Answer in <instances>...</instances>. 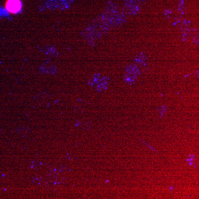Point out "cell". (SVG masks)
<instances>
[{
    "instance_id": "9a60e30c",
    "label": "cell",
    "mask_w": 199,
    "mask_h": 199,
    "mask_svg": "<svg viewBox=\"0 0 199 199\" xmlns=\"http://www.w3.org/2000/svg\"><path fill=\"white\" fill-rule=\"evenodd\" d=\"M191 156V155H189V157H190Z\"/></svg>"
},
{
    "instance_id": "6da1fadb",
    "label": "cell",
    "mask_w": 199,
    "mask_h": 199,
    "mask_svg": "<svg viewBox=\"0 0 199 199\" xmlns=\"http://www.w3.org/2000/svg\"><path fill=\"white\" fill-rule=\"evenodd\" d=\"M22 6V3L20 0H8L6 4L7 10L13 14L19 12Z\"/></svg>"
},
{
    "instance_id": "4fadbf2b",
    "label": "cell",
    "mask_w": 199,
    "mask_h": 199,
    "mask_svg": "<svg viewBox=\"0 0 199 199\" xmlns=\"http://www.w3.org/2000/svg\"><path fill=\"white\" fill-rule=\"evenodd\" d=\"M186 161H189V158L187 159L186 160Z\"/></svg>"
},
{
    "instance_id": "52a82bcc",
    "label": "cell",
    "mask_w": 199,
    "mask_h": 199,
    "mask_svg": "<svg viewBox=\"0 0 199 199\" xmlns=\"http://www.w3.org/2000/svg\"><path fill=\"white\" fill-rule=\"evenodd\" d=\"M137 77L126 73L124 76V80L126 83L129 85H133L134 83L137 79Z\"/></svg>"
},
{
    "instance_id": "277c9868",
    "label": "cell",
    "mask_w": 199,
    "mask_h": 199,
    "mask_svg": "<svg viewBox=\"0 0 199 199\" xmlns=\"http://www.w3.org/2000/svg\"><path fill=\"white\" fill-rule=\"evenodd\" d=\"M126 73L131 74L136 77L140 75L141 72L139 68L134 65H129L126 66L125 68Z\"/></svg>"
},
{
    "instance_id": "7c38bea8",
    "label": "cell",
    "mask_w": 199,
    "mask_h": 199,
    "mask_svg": "<svg viewBox=\"0 0 199 199\" xmlns=\"http://www.w3.org/2000/svg\"><path fill=\"white\" fill-rule=\"evenodd\" d=\"M174 189V188L172 186H170L169 188V189H170V191H172Z\"/></svg>"
},
{
    "instance_id": "8fae6325",
    "label": "cell",
    "mask_w": 199,
    "mask_h": 199,
    "mask_svg": "<svg viewBox=\"0 0 199 199\" xmlns=\"http://www.w3.org/2000/svg\"><path fill=\"white\" fill-rule=\"evenodd\" d=\"M189 164L190 166H191V165H193L194 164V162L193 161H189Z\"/></svg>"
},
{
    "instance_id": "8992f818",
    "label": "cell",
    "mask_w": 199,
    "mask_h": 199,
    "mask_svg": "<svg viewBox=\"0 0 199 199\" xmlns=\"http://www.w3.org/2000/svg\"><path fill=\"white\" fill-rule=\"evenodd\" d=\"M101 77V74L99 73L94 74L92 78L89 81L88 83L89 85L91 87H95Z\"/></svg>"
},
{
    "instance_id": "30bf717a",
    "label": "cell",
    "mask_w": 199,
    "mask_h": 199,
    "mask_svg": "<svg viewBox=\"0 0 199 199\" xmlns=\"http://www.w3.org/2000/svg\"><path fill=\"white\" fill-rule=\"evenodd\" d=\"M139 140H140L141 141V142H142V143H144V144L145 145H146L148 147V148H149L150 149L152 150V151H153L154 152H157V150H156L155 149H154L153 147H152L151 146L147 144H146V142H144V141H143L142 140H141V139H139Z\"/></svg>"
},
{
    "instance_id": "7a4b0ae2",
    "label": "cell",
    "mask_w": 199,
    "mask_h": 199,
    "mask_svg": "<svg viewBox=\"0 0 199 199\" xmlns=\"http://www.w3.org/2000/svg\"><path fill=\"white\" fill-rule=\"evenodd\" d=\"M109 83V78L105 77H101L95 88L98 92L105 91L108 88Z\"/></svg>"
},
{
    "instance_id": "5b68a950",
    "label": "cell",
    "mask_w": 199,
    "mask_h": 199,
    "mask_svg": "<svg viewBox=\"0 0 199 199\" xmlns=\"http://www.w3.org/2000/svg\"><path fill=\"white\" fill-rule=\"evenodd\" d=\"M126 20L125 16L123 14H117L114 16L113 26L117 27L123 23Z\"/></svg>"
},
{
    "instance_id": "3957f363",
    "label": "cell",
    "mask_w": 199,
    "mask_h": 199,
    "mask_svg": "<svg viewBox=\"0 0 199 199\" xmlns=\"http://www.w3.org/2000/svg\"><path fill=\"white\" fill-rule=\"evenodd\" d=\"M105 10V12L111 16H114L118 14L117 7L112 1L108 2Z\"/></svg>"
},
{
    "instance_id": "9c48e42d",
    "label": "cell",
    "mask_w": 199,
    "mask_h": 199,
    "mask_svg": "<svg viewBox=\"0 0 199 199\" xmlns=\"http://www.w3.org/2000/svg\"><path fill=\"white\" fill-rule=\"evenodd\" d=\"M146 58L145 56L144 55H139L138 56L136 57L135 59V62L138 63L141 65H145V61Z\"/></svg>"
},
{
    "instance_id": "5bb4252c",
    "label": "cell",
    "mask_w": 199,
    "mask_h": 199,
    "mask_svg": "<svg viewBox=\"0 0 199 199\" xmlns=\"http://www.w3.org/2000/svg\"><path fill=\"white\" fill-rule=\"evenodd\" d=\"M196 165H195L194 166V168H196Z\"/></svg>"
},
{
    "instance_id": "ba28073f",
    "label": "cell",
    "mask_w": 199,
    "mask_h": 199,
    "mask_svg": "<svg viewBox=\"0 0 199 199\" xmlns=\"http://www.w3.org/2000/svg\"><path fill=\"white\" fill-rule=\"evenodd\" d=\"M75 1V0H61L59 2V6H61L62 9H68Z\"/></svg>"
}]
</instances>
